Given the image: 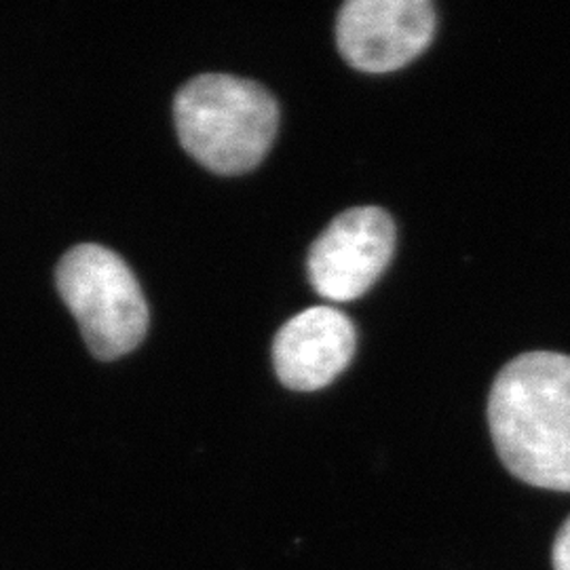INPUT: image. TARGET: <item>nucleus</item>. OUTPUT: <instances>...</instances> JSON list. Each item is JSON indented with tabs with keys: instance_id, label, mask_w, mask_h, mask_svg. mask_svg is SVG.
Segmentation results:
<instances>
[{
	"instance_id": "7ed1b4c3",
	"label": "nucleus",
	"mask_w": 570,
	"mask_h": 570,
	"mask_svg": "<svg viewBox=\"0 0 570 570\" xmlns=\"http://www.w3.org/2000/svg\"><path fill=\"white\" fill-rule=\"evenodd\" d=\"M56 285L98 360L112 362L140 346L150 324L148 303L119 254L104 245H77L56 268Z\"/></svg>"
},
{
	"instance_id": "20e7f679",
	"label": "nucleus",
	"mask_w": 570,
	"mask_h": 570,
	"mask_svg": "<svg viewBox=\"0 0 570 570\" xmlns=\"http://www.w3.org/2000/svg\"><path fill=\"white\" fill-rule=\"evenodd\" d=\"M395 249V225L381 207H353L332 220L308 252V279L320 296L348 303L385 273Z\"/></svg>"
},
{
	"instance_id": "0eeeda50",
	"label": "nucleus",
	"mask_w": 570,
	"mask_h": 570,
	"mask_svg": "<svg viewBox=\"0 0 570 570\" xmlns=\"http://www.w3.org/2000/svg\"><path fill=\"white\" fill-rule=\"evenodd\" d=\"M551 562L553 570H570V518L556 534Z\"/></svg>"
},
{
	"instance_id": "423d86ee",
	"label": "nucleus",
	"mask_w": 570,
	"mask_h": 570,
	"mask_svg": "<svg viewBox=\"0 0 570 570\" xmlns=\"http://www.w3.org/2000/svg\"><path fill=\"white\" fill-rule=\"evenodd\" d=\"M355 346V327L343 311L311 306L277 332L273 364L285 387L317 391L351 364Z\"/></svg>"
},
{
	"instance_id": "f03ea898",
	"label": "nucleus",
	"mask_w": 570,
	"mask_h": 570,
	"mask_svg": "<svg viewBox=\"0 0 570 570\" xmlns=\"http://www.w3.org/2000/svg\"><path fill=\"white\" fill-rule=\"evenodd\" d=\"M184 150L220 176H239L261 164L279 127V106L261 82L202 75L174 100Z\"/></svg>"
},
{
	"instance_id": "f257e3e1",
	"label": "nucleus",
	"mask_w": 570,
	"mask_h": 570,
	"mask_svg": "<svg viewBox=\"0 0 570 570\" xmlns=\"http://www.w3.org/2000/svg\"><path fill=\"white\" fill-rule=\"evenodd\" d=\"M489 428L501 463L537 489L570 492V357L532 351L490 389Z\"/></svg>"
},
{
	"instance_id": "39448f33",
	"label": "nucleus",
	"mask_w": 570,
	"mask_h": 570,
	"mask_svg": "<svg viewBox=\"0 0 570 570\" xmlns=\"http://www.w3.org/2000/svg\"><path fill=\"white\" fill-rule=\"evenodd\" d=\"M435 35L429 0H348L336 21V42L353 68L393 72L419 58Z\"/></svg>"
}]
</instances>
